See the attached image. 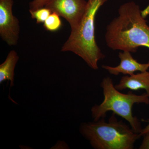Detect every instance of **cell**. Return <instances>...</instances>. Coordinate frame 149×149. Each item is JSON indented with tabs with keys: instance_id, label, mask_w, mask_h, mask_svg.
Masks as SVG:
<instances>
[{
	"instance_id": "277c9868",
	"label": "cell",
	"mask_w": 149,
	"mask_h": 149,
	"mask_svg": "<svg viewBox=\"0 0 149 149\" xmlns=\"http://www.w3.org/2000/svg\"><path fill=\"white\" fill-rule=\"evenodd\" d=\"M101 86L104 99L101 104L95 105L91 109L94 121L104 118L107 112L112 111L128 121L133 130L140 134L143 128L139 118L133 115L132 108L136 103L149 104V97L147 93L137 95L131 92L127 94L120 93L115 88L112 79L109 77L103 78Z\"/></svg>"
},
{
	"instance_id": "8fae6325",
	"label": "cell",
	"mask_w": 149,
	"mask_h": 149,
	"mask_svg": "<svg viewBox=\"0 0 149 149\" xmlns=\"http://www.w3.org/2000/svg\"><path fill=\"white\" fill-rule=\"evenodd\" d=\"M31 17L36 20L37 24L44 23L52 12L47 8H42L36 10H29Z\"/></svg>"
},
{
	"instance_id": "6da1fadb",
	"label": "cell",
	"mask_w": 149,
	"mask_h": 149,
	"mask_svg": "<svg viewBox=\"0 0 149 149\" xmlns=\"http://www.w3.org/2000/svg\"><path fill=\"white\" fill-rule=\"evenodd\" d=\"M118 13L107 27L105 40L108 47L131 53L141 47L149 49V26L139 6L133 1L125 3Z\"/></svg>"
},
{
	"instance_id": "7a4b0ae2",
	"label": "cell",
	"mask_w": 149,
	"mask_h": 149,
	"mask_svg": "<svg viewBox=\"0 0 149 149\" xmlns=\"http://www.w3.org/2000/svg\"><path fill=\"white\" fill-rule=\"evenodd\" d=\"M108 0H88L87 7L76 29L71 30L61 51L71 52L83 59L91 68H99L98 62L105 57L96 42L95 20L101 7Z\"/></svg>"
},
{
	"instance_id": "3957f363",
	"label": "cell",
	"mask_w": 149,
	"mask_h": 149,
	"mask_svg": "<svg viewBox=\"0 0 149 149\" xmlns=\"http://www.w3.org/2000/svg\"><path fill=\"white\" fill-rule=\"evenodd\" d=\"M113 113L108 122L104 118L84 123L80 131L95 149H133L141 136Z\"/></svg>"
},
{
	"instance_id": "52a82bcc",
	"label": "cell",
	"mask_w": 149,
	"mask_h": 149,
	"mask_svg": "<svg viewBox=\"0 0 149 149\" xmlns=\"http://www.w3.org/2000/svg\"><path fill=\"white\" fill-rule=\"evenodd\" d=\"M118 57L120 59V63L117 66L103 65L102 67L110 74L114 75H118L120 73L124 75H131L137 71L143 72L148 71L149 69V62L146 63H140L133 58L130 52H120Z\"/></svg>"
},
{
	"instance_id": "5b68a950",
	"label": "cell",
	"mask_w": 149,
	"mask_h": 149,
	"mask_svg": "<svg viewBox=\"0 0 149 149\" xmlns=\"http://www.w3.org/2000/svg\"><path fill=\"white\" fill-rule=\"evenodd\" d=\"M87 5L85 0H48L45 7L65 19L72 30L80 24Z\"/></svg>"
},
{
	"instance_id": "8992f818",
	"label": "cell",
	"mask_w": 149,
	"mask_h": 149,
	"mask_svg": "<svg viewBox=\"0 0 149 149\" xmlns=\"http://www.w3.org/2000/svg\"><path fill=\"white\" fill-rule=\"evenodd\" d=\"M13 0H0V36L9 46L16 45L20 27L18 19L13 13Z\"/></svg>"
},
{
	"instance_id": "ba28073f",
	"label": "cell",
	"mask_w": 149,
	"mask_h": 149,
	"mask_svg": "<svg viewBox=\"0 0 149 149\" xmlns=\"http://www.w3.org/2000/svg\"><path fill=\"white\" fill-rule=\"evenodd\" d=\"M115 87L119 91L127 89L133 91L144 89L149 97V72L125 75L121 77L119 83L115 85Z\"/></svg>"
},
{
	"instance_id": "7c38bea8",
	"label": "cell",
	"mask_w": 149,
	"mask_h": 149,
	"mask_svg": "<svg viewBox=\"0 0 149 149\" xmlns=\"http://www.w3.org/2000/svg\"><path fill=\"white\" fill-rule=\"evenodd\" d=\"M48 0H33L29 3V10H36L45 7Z\"/></svg>"
},
{
	"instance_id": "4fadbf2b",
	"label": "cell",
	"mask_w": 149,
	"mask_h": 149,
	"mask_svg": "<svg viewBox=\"0 0 149 149\" xmlns=\"http://www.w3.org/2000/svg\"><path fill=\"white\" fill-rule=\"evenodd\" d=\"M142 136L143 137V139L139 148L149 149V132L146 133Z\"/></svg>"
},
{
	"instance_id": "30bf717a",
	"label": "cell",
	"mask_w": 149,
	"mask_h": 149,
	"mask_svg": "<svg viewBox=\"0 0 149 149\" xmlns=\"http://www.w3.org/2000/svg\"><path fill=\"white\" fill-rule=\"evenodd\" d=\"M61 26L62 22L59 15L54 12H52L44 23L45 29L50 32L58 31Z\"/></svg>"
},
{
	"instance_id": "9c48e42d",
	"label": "cell",
	"mask_w": 149,
	"mask_h": 149,
	"mask_svg": "<svg viewBox=\"0 0 149 149\" xmlns=\"http://www.w3.org/2000/svg\"><path fill=\"white\" fill-rule=\"evenodd\" d=\"M19 56L16 51L11 50L6 59L0 65V83L6 81L10 82V87L14 85V71L18 61Z\"/></svg>"
},
{
	"instance_id": "5bb4252c",
	"label": "cell",
	"mask_w": 149,
	"mask_h": 149,
	"mask_svg": "<svg viewBox=\"0 0 149 149\" xmlns=\"http://www.w3.org/2000/svg\"><path fill=\"white\" fill-rule=\"evenodd\" d=\"M148 132H149V120L148 125H147L145 128L142 129L139 135H140V136L141 137V136H143L144 134L147 133H148Z\"/></svg>"
}]
</instances>
